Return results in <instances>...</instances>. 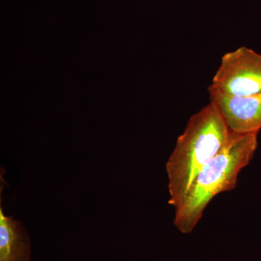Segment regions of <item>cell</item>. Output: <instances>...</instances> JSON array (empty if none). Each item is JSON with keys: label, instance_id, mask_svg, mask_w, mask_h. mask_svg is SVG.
Instances as JSON below:
<instances>
[{"label": "cell", "instance_id": "1", "mask_svg": "<svg viewBox=\"0 0 261 261\" xmlns=\"http://www.w3.org/2000/svg\"><path fill=\"white\" fill-rule=\"evenodd\" d=\"M229 134L214 103L191 116L166 165L169 205L175 209L181 205L197 174L224 147Z\"/></svg>", "mask_w": 261, "mask_h": 261}, {"label": "cell", "instance_id": "2", "mask_svg": "<svg viewBox=\"0 0 261 261\" xmlns=\"http://www.w3.org/2000/svg\"><path fill=\"white\" fill-rule=\"evenodd\" d=\"M230 130L226 144L202 168L192 184L185 200L175 209L173 224L182 233H191L211 200L237 186L240 171L253 159L257 135Z\"/></svg>", "mask_w": 261, "mask_h": 261}, {"label": "cell", "instance_id": "3", "mask_svg": "<svg viewBox=\"0 0 261 261\" xmlns=\"http://www.w3.org/2000/svg\"><path fill=\"white\" fill-rule=\"evenodd\" d=\"M208 92L247 97L261 92V54L245 46L221 58Z\"/></svg>", "mask_w": 261, "mask_h": 261}, {"label": "cell", "instance_id": "4", "mask_svg": "<svg viewBox=\"0 0 261 261\" xmlns=\"http://www.w3.org/2000/svg\"><path fill=\"white\" fill-rule=\"evenodd\" d=\"M214 103L231 132L253 133L261 129V92L247 97H228L209 92Z\"/></svg>", "mask_w": 261, "mask_h": 261}, {"label": "cell", "instance_id": "5", "mask_svg": "<svg viewBox=\"0 0 261 261\" xmlns=\"http://www.w3.org/2000/svg\"><path fill=\"white\" fill-rule=\"evenodd\" d=\"M1 169L0 190V261H30L31 243L28 233L20 221L5 216L2 206V192L5 188Z\"/></svg>", "mask_w": 261, "mask_h": 261}]
</instances>
